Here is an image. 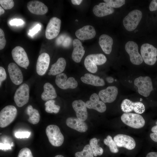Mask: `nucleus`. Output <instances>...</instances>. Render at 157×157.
Masks as SVG:
<instances>
[{"mask_svg":"<svg viewBox=\"0 0 157 157\" xmlns=\"http://www.w3.org/2000/svg\"><path fill=\"white\" fill-rule=\"evenodd\" d=\"M107 60L106 57L101 53L89 55L85 58L84 64L86 69L92 73L96 72L97 70V65L104 64Z\"/></svg>","mask_w":157,"mask_h":157,"instance_id":"f257e3e1","label":"nucleus"},{"mask_svg":"<svg viewBox=\"0 0 157 157\" xmlns=\"http://www.w3.org/2000/svg\"><path fill=\"white\" fill-rule=\"evenodd\" d=\"M46 133L49 142L53 146L59 147L63 144L64 137L57 126L48 125L46 128Z\"/></svg>","mask_w":157,"mask_h":157,"instance_id":"f03ea898","label":"nucleus"},{"mask_svg":"<svg viewBox=\"0 0 157 157\" xmlns=\"http://www.w3.org/2000/svg\"><path fill=\"white\" fill-rule=\"evenodd\" d=\"M17 114L16 108L8 105L3 108L0 112V127L4 128L9 125L15 119Z\"/></svg>","mask_w":157,"mask_h":157,"instance_id":"7ed1b4c3","label":"nucleus"},{"mask_svg":"<svg viewBox=\"0 0 157 157\" xmlns=\"http://www.w3.org/2000/svg\"><path fill=\"white\" fill-rule=\"evenodd\" d=\"M121 119L124 124L135 129L141 128L145 123L143 117L136 113H125L121 116Z\"/></svg>","mask_w":157,"mask_h":157,"instance_id":"20e7f679","label":"nucleus"},{"mask_svg":"<svg viewBox=\"0 0 157 157\" xmlns=\"http://www.w3.org/2000/svg\"><path fill=\"white\" fill-rule=\"evenodd\" d=\"M141 56L144 62L149 65H153L157 58V49L148 43L143 44L140 49Z\"/></svg>","mask_w":157,"mask_h":157,"instance_id":"39448f33","label":"nucleus"},{"mask_svg":"<svg viewBox=\"0 0 157 157\" xmlns=\"http://www.w3.org/2000/svg\"><path fill=\"white\" fill-rule=\"evenodd\" d=\"M142 17L141 11L138 10L131 11L126 16L123 20V24L128 31H131L135 29Z\"/></svg>","mask_w":157,"mask_h":157,"instance_id":"423d86ee","label":"nucleus"},{"mask_svg":"<svg viewBox=\"0 0 157 157\" xmlns=\"http://www.w3.org/2000/svg\"><path fill=\"white\" fill-rule=\"evenodd\" d=\"M134 84L137 87L139 93L144 97H148L153 90L151 79L148 76H140L136 78Z\"/></svg>","mask_w":157,"mask_h":157,"instance_id":"0eeeda50","label":"nucleus"},{"mask_svg":"<svg viewBox=\"0 0 157 157\" xmlns=\"http://www.w3.org/2000/svg\"><path fill=\"white\" fill-rule=\"evenodd\" d=\"M29 97V87L27 84L23 83L20 85L16 91L14 99L17 106L21 107L28 102Z\"/></svg>","mask_w":157,"mask_h":157,"instance_id":"6e6552de","label":"nucleus"},{"mask_svg":"<svg viewBox=\"0 0 157 157\" xmlns=\"http://www.w3.org/2000/svg\"><path fill=\"white\" fill-rule=\"evenodd\" d=\"M13 58L16 63L20 67L27 69L29 61L27 53L22 47L17 46L12 50Z\"/></svg>","mask_w":157,"mask_h":157,"instance_id":"1a4fd4ad","label":"nucleus"},{"mask_svg":"<svg viewBox=\"0 0 157 157\" xmlns=\"http://www.w3.org/2000/svg\"><path fill=\"white\" fill-rule=\"evenodd\" d=\"M125 49L133 64L139 65L142 63L143 60L138 52V46L136 43L133 41L127 42L125 44Z\"/></svg>","mask_w":157,"mask_h":157,"instance_id":"9d476101","label":"nucleus"},{"mask_svg":"<svg viewBox=\"0 0 157 157\" xmlns=\"http://www.w3.org/2000/svg\"><path fill=\"white\" fill-rule=\"evenodd\" d=\"M61 21L56 17L51 18L46 26L45 35L49 40L53 39L58 35L60 30Z\"/></svg>","mask_w":157,"mask_h":157,"instance_id":"9b49d317","label":"nucleus"},{"mask_svg":"<svg viewBox=\"0 0 157 157\" xmlns=\"http://www.w3.org/2000/svg\"><path fill=\"white\" fill-rule=\"evenodd\" d=\"M55 82L58 87L64 90L68 88L74 89L78 85L77 81L74 78L70 77L67 78L66 74L64 73L57 75Z\"/></svg>","mask_w":157,"mask_h":157,"instance_id":"f8f14e48","label":"nucleus"},{"mask_svg":"<svg viewBox=\"0 0 157 157\" xmlns=\"http://www.w3.org/2000/svg\"><path fill=\"white\" fill-rule=\"evenodd\" d=\"M122 111L124 113H129L134 111L138 114L143 113L145 110L144 105L140 102H133L131 100L125 99L124 100L121 105Z\"/></svg>","mask_w":157,"mask_h":157,"instance_id":"ddd939ff","label":"nucleus"},{"mask_svg":"<svg viewBox=\"0 0 157 157\" xmlns=\"http://www.w3.org/2000/svg\"><path fill=\"white\" fill-rule=\"evenodd\" d=\"M113 140L119 147H124L129 150L135 148L136 144L134 139L126 135L119 134L114 136Z\"/></svg>","mask_w":157,"mask_h":157,"instance_id":"4468645a","label":"nucleus"},{"mask_svg":"<svg viewBox=\"0 0 157 157\" xmlns=\"http://www.w3.org/2000/svg\"><path fill=\"white\" fill-rule=\"evenodd\" d=\"M117 88L114 86H110L100 90L98 95L103 102L110 103L116 99L118 94Z\"/></svg>","mask_w":157,"mask_h":157,"instance_id":"2eb2a0df","label":"nucleus"},{"mask_svg":"<svg viewBox=\"0 0 157 157\" xmlns=\"http://www.w3.org/2000/svg\"><path fill=\"white\" fill-rule=\"evenodd\" d=\"M99 98L97 94H92L90 97V100L87 101L85 103L87 107L94 109L101 113L105 111L106 109V106L104 103L99 100Z\"/></svg>","mask_w":157,"mask_h":157,"instance_id":"dca6fc26","label":"nucleus"},{"mask_svg":"<svg viewBox=\"0 0 157 157\" xmlns=\"http://www.w3.org/2000/svg\"><path fill=\"white\" fill-rule=\"evenodd\" d=\"M8 69L10 78L13 83L19 85L22 82L23 79L22 73L16 64L13 63H9Z\"/></svg>","mask_w":157,"mask_h":157,"instance_id":"f3484780","label":"nucleus"},{"mask_svg":"<svg viewBox=\"0 0 157 157\" xmlns=\"http://www.w3.org/2000/svg\"><path fill=\"white\" fill-rule=\"evenodd\" d=\"M50 62V56L47 53H43L39 55L36 65V71L39 75L42 76L45 74Z\"/></svg>","mask_w":157,"mask_h":157,"instance_id":"a211bd4d","label":"nucleus"},{"mask_svg":"<svg viewBox=\"0 0 157 157\" xmlns=\"http://www.w3.org/2000/svg\"><path fill=\"white\" fill-rule=\"evenodd\" d=\"M72 105L77 117L83 121L86 120L88 113L85 103L81 100H76L72 102Z\"/></svg>","mask_w":157,"mask_h":157,"instance_id":"6ab92c4d","label":"nucleus"},{"mask_svg":"<svg viewBox=\"0 0 157 157\" xmlns=\"http://www.w3.org/2000/svg\"><path fill=\"white\" fill-rule=\"evenodd\" d=\"M27 8L32 13L36 15H43L48 11L47 6L40 1L33 0L28 2L27 4Z\"/></svg>","mask_w":157,"mask_h":157,"instance_id":"aec40b11","label":"nucleus"},{"mask_svg":"<svg viewBox=\"0 0 157 157\" xmlns=\"http://www.w3.org/2000/svg\"><path fill=\"white\" fill-rule=\"evenodd\" d=\"M75 34L78 39L85 40L93 38L96 35V32L93 26L88 25L77 30Z\"/></svg>","mask_w":157,"mask_h":157,"instance_id":"412c9836","label":"nucleus"},{"mask_svg":"<svg viewBox=\"0 0 157 157\" xmlns=\"http://www.w3.org/2000/svg\"><path fill=\"white\" fill-rule=\"evenodd\" d=\"M66 124L69 127L80 132H85L88 129V126L85 122L77 118L69 117L66 120Z\"/></svg>","mask_w":157,"mask_h":157,"instance_id":"4be33fe9","label":"nucleus"},{"mask_svg":"<svg viewBox=\"0 0 157 157\" xmlns=\"http://www.w3.org/2000/svg\"><path fill=\"white\" fill-rule=\"evenodd\" d=\"M73 45L74 49L72 55V59L75 62L79 63L85 53L84 47L81 41L78 39L73 40Z\"/></svg>","mask_w":157,"mask_h":157,"instance_id":"5701e85b","label":"nucleus"},{"mask_svg":"<svg viewBox=\"0 0 157 157\" xmlns=\"http://www.w3.org/2000/svg\"><path fill=\"white\" fill-rule=\"evenodd\" d=\"M92 11L95 16L101 17L113 13L114 9L105 3H100L94 7Z\"/></svg>","mask_w":157,"mask_h":157,"instance_id":"b1692460","label":"nucleus"},{"mask_svg":"<svg viewBox=\"0 0 157 157\" xmlns=\"http://www.w3.org/2000/svg\"><path fill=\"white\" fill-rule=\"evenodd\" d=\"M81 79L82 82L86 84L94 86H103L105 84V82L102 78L91 74H85L84 76L81 78Z\"/></svg>","mask_w":157,"mask_h":157,"instance_id":"393cba45","label":"nucleus"},{"mask_svg":"<svg viewBox=\"0 0 157 157\" xmlns=\"http://www.w3.org/2000/svg\"><path fill=\"white\" fill-rule=\"evenodd\" d=\"M99 42L103 51L106 54H110L112 51L113 44L112 38L106 34H103L100 36Z\"/></svg>","mask_w":157,"mask_h":157,"instance_id":"a878e982","label":"nucleus"},{"mask_svg":"<svg viewBox=\"0 0 157 157\" xmlns=\"http://www.w3.org/2000/svg\"><path fill=\"white\" fill-rule=\"evenodd\" d=\"M44 91L41 95V98L44 101H48L55 98L57 96L55 90L50 83H47L44 85Z\"/></svg>","mask_w":157,"mask_h":157,"instance_id":"bb28decb","label":"nucleus"},{"mask_svg":"<svg viewBox=\"0 0 157 157\" xmlns=\"http://www.w3.org/2000/svg\"><path fill=\"white\" fill-rule=\"evenodd\" d=\"M66 64L65 60L63 58H60L55 63L51 65L49 72L53 75L61 73L65 70Z\"/></svg>","mask_w":157,"mask_h":157,"instance_id":"cd10ccee","label":"nucleus"},{"mask_svg":"<svg viewBox=\"0 0 157 157\" xmlns=\"http://www.w3.org/2000/svg\"><path fill=\"white\" fill-rule=\"evenodd\" d=\"M26 113L29 116L28 121L30 123L35 124H38L40 119V115L37 109L33 108L31 105H28L26 110Z\"/></svg>","mask_w":157,"mask_h":157,"instance_id":"c85d7f7f","label":"nucleus"},{"mask_svg":"<svg viewBox=\"0 0 157 157\" xmlns=\"http://www.w3.org/2000/svg\"><path fill=\"white\" fill-rule=\"evenodd\" d=\"M98 140L94 138L90 141V145L92 150L94 156H97L98 155L101 156L103 153V149L98 144Z\"/></svg>","mask_w":157,"mask_h":157,"instance_id":"c756f323","label":"nucleus"},{"mask_svg":"<svg viewBox=\"0 0 157 157\" xmlns=\"http://www.w3.org/2000/svg\"><path fill=\"white\" fill-rule=\"evenodd\" d=\"M55 101L53 99L48 100L45 103V111L48 113L55 114L58 113L60 107L58 105H56Z\"/></svg>","mask_w":157,"mask_h":157,"instance_id":"7c9ffc66","label":"nucleus"},{"mask_svg":"<svg viewBox=\"0 0 157 157\" xmlns=\"http://www.w3.org/2000/svg\"><path fill=\"white\" fill-rule=\"evenodd\" d=\"M75 157H94L93 153L89 144H87L81 151L76 152L75 154Z\"/></svg>","mask_w":157,"mask_h":157,"instance_id":"2f4dec72","label":"nucleus"},{"mask_svg":"<svg viewBox=\"0 0 157 157\" xmlns=\"http://www.w3.org/2000/svg\"><path fill=\"white\" fill-rule=\"evenodd\" d=\"M104 142L105 144L109 147L110 151L113 153H117L119 151L117 145L112 137L110 135H108L104 139Z\"/></svg>","mask_w":157,"mask_h":157,"instance_id":"473e14b6","label":"nucleus"},{"mask_svg":"<svg viewBox=\"0 0 157 157\" xmlns=\"http://www.w3.org/2000/svg\"><path fill=\"white\" fill-rule=\"evenodd\" d=\"M105 3L108 4L112 8H119L124 4L125 1L124 0H104Z\"/></svg>","mask_w":157,"mask_h":157,"instance_id":"72a5a7b5","label":"nucleus"},{"mask_svg":"<svg viewBox=\"0 0 157 157\" xmlns=\"http://www.w3.org/2000/svg\"><path fill=\"white\" fill-rule=\"evenodd\" d=\"M0 4L4 9L9 10L13 7L14 3L12 0H0Z\"/></svg>","mask_w":157,"mask_h":157,"instance_id":"f704fd0d","label":"nucleus"},{"mask_svg":"<svg viewBox=\"0 0 157 157\" xmlns=\"http://www.w3.org/2000/svg\"><path fill=\"white\" fill-rule=\"evenodd\" d=\"M17 157H33L30 149L27 147H25L22 149L20 150Z\"/></svg>","mask_w":157,"mask_h":157,"instance_id":"c9c22d12","label":"nucleus"},{"mask_svg":"<svg viewBox=\"0 0 157 157\" xmlns=\"http://www.w3.org/2000/svg\"><path fill=\"white\" fill-rule=\"evenodd\" d=\"M6 43V40L3 31L0 28V50L3 49L5 47Z\"/></svg>","mask_w":157,"mask_h":157,"instance_id":"e433bc0d","label":"nucleus"},{"mask_svg":"<svg viewBox=\"0 0 157 157\" xmlns=\"http://www.w3.org/2000/svg\"><path fill=\"white\" fill-rule=\"evenodd\" d=\"M31 134V133L28 131L18 132L15 134V136L17 138H28Z\"/></svg>","mask_w":157,"mask_h":157,"instance_id":"4c0bfd02","label":"nucleus"},{"mask_svg":"<svg viewBox=\"0 0 157 157\" xmlns=\"http://www.w3.org/2000/svg\"><path fill=\"white\" fill-rule=\"evenodd\" d=\"M6 74L5 69L2 67H0V85L1 86L2 82L6 80Z\"/></svg>","mask_w":157,"mask_h":157,"instance_id":"58836bf2","label":"nucleus"},{"mask_svg":"<svg viewBox=\"0 0 157 157\" xmlns=\"http://www.w3.org/2000/svg\"><path fill=\"white\" fill-rule=\"evenodd\" d=\"M41 28V25L39 24H37L32 29L29 30V34L31 36H32L38 32Z\"/></svg>","mask_w":157,"mask_h":157,"instance_id":"ea45409f","label":"nucleus"},{"mask_svg":"<svg viewBox=\"0 0 157 157\" xmlns=\"http://www.w3.org/2000/svg\"><path fill=\"white\" fill-rule=\"evenodd\" d=\"M23 21L20 19H14L11 20L10 22V24L11 25L17 26L21 25L23 24Z\"/></svg>","mask_w":157,"mask_h":157,"instance_id":"a19ab883","label":"nucleus"},{"mask_svg":"<svg viewBox=\"0 0 157 157\" xmlns=\"http://www.w3.org/2000/svg\"><path fill=\"white\" fill-rule=\"evenodd\" d=\"M149 10L151 11L157 10V0H152L150 3L149 6Z\"/></svg>","mask_w":157,"mask_h":157,"instance_id":"79ce46f5","label":"nucleus"},{"mask_svg":"<svg viewBox=\"0 0 157 157\" xmlns=\"http://www.w3.org/2000/svg\"><path fill=\"white\" fill-rule=\"evenodd\" d=\"M72 39L68 36H67L62 43V46L65 47H68L71 43Z\"/></svg>","mask_w":157,"mask_h":157,"instance_id":"37998d69","label":"nucleus"},{"mask_svg":"<svg viewBox=\"0 0 157 157\" xmlns=\"http://www.w3.org/2000/svg\"><path fill=\"white\" fill-rule=\"evenodd\" d=\"M66 37V36L64 34L61 35L59 36L56 39V44L58 45L63 43Z\"/></svg>","mask_w":157,"mask_h":157,"instance_id":"c03bdc74","label":"nucleus"},{"mask_svg":"<svg viewBox=\"0 0 157 157\" xmlns=\"http://www.w3.org/2000/svg\"><path fill=\"white\" fill-rule=\"evenodd\" d=\"M0 149L2 150L8 149H11V146L9 144L0 143Z\"/></svg>","mask_w":157,"mask_h":157,"instance_id":"a18cd8bd","label":"nucleus"},{"mask_svg":"<svg viewBox=\"0 0 157 157\" xmlns=\"http://www.w3.org/2000/svg\"><path fill=\"white\" fill-rule=\"evenodd\" d=\"M150 136L153 141L157 142V133H151L150 134Z\"/></svg>","mask_w":157,"mask_h":157,"instance_id":"49530a36","label":"nucleus"},{"mask_svg":"<svg viewBox=\"0 0 157 157\" xmlns=\"http://www.w3.org/2000/svg\"><path fill=\"white\" fill-rule=\"evenodd\" d=\"M146 157H157V152H149L147 154Z\"/></svg>","mask_w":157,"mask_h":157,"instance_id":"de8ad7c7","label":"nucleus"},{"mask_svg":"<svg viewBox=\"0 0 157 157\" xmlns=\"http://www.w3.org/2000/svg\"><path fill=\"white\" fill-rule=\"evenodd\" d=\"M82 0H72V3L74 5H79L82 1Z\"/></svg>","mask_w":157,"mask_h":157,"instance_id":"09e8293b","label":"nucleus"},{"mask_svg":"<svg viewBox=\"0 0 157 157\" xmlns=\"http://www.w3.org/2000/svg\"><path fill=\"white\" fill-rule=\"evenodd\" d=\"M106 80L108 83H111L113 82L114 79L112 77L109 76L106 78Z\"/></svg>","mask_w":157,"mask_h":157,"instance_id":"8fccbe9b","label":"nucleus"},{"mask_svg":"<svg viewBox=\"0 0 157 157\" xmlns=\"http://www.w3.org/2000/svg\"><path fill=\"white\" fill-rule=\"evenodd\" d=\"M156 123V125L153 127L151 129L152 132L154 133H157V121Z\"/></svg>","mask_w":157,"mask_h":157,"instance_id":"3c124183","label":"nucleus"},{"mask_svg":"<svg viewBox=\"0 0 157 157\" xmlns=\"http://www.w3.org/2000/svg\"><path fill=\"white\" fill-rule=\"evenodd\" d=\"M4 13V10L1 6H0V15L3 14Z\"/></svg>","mask_w":157,"mask_h":157,"instance_id":"603ef678","label":"nucleus"},{"mask_svg":"<svg viewBox=\"0 0 157 157\" xmlns=\"http://www.w3.org/2000/svg\"><path fill=\"white\" fill-rule=\"evenodd\" d=\"M55 157H64L61 155H57L55 156Z\"/></svg>","mask_w":157,"mask_h":157,"instance_id":"864d4df0","label":"nucleus"},{"mask_svg":"<svg viewBox=\"0 0 157 157\" xmlns=\"http://www.w3.org/2000/svg\"><path fill=\"white\" fill-rule=\"evenodd\" d=\"M48 75H51V73H50L49 72H48Z\"/></svg>","mask_w":157,"mask_h":157,"instance_id":"5fc2aeb1","label":"nucleus"},{"mask_svg":"<svg viewBox=\"0 0 157 157\" xmlns=\"http://www.w3.org/2000/svg\"><path fill=\"white\" fill-rule=\"evenodd\" d=\"M75 21H77H77H78V20L77 19H76V20H75Z\"/></svg>","mask_w":157,"mask_h":157,"instance_id":"6e6d98bb","label":"nucleus"}]
</instances>
